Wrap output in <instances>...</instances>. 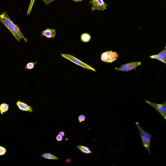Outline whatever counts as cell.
I'll return each mask as SVG.
<instances>
[{"mask_svg":"<svg viewBox=\"0 0 166 166\" xmlns=\"http://www.w3.org/2000/svg\"><path fill=\"white\" fill-rule=\"evenodd\" d=\"M56 139L58 141L60 142V141L63 140V137H62L59 134V135H58L57 136Z\"/></svg>","mask_w":166,"mask_h":166,"instance_id":"20","label":"cell"},{"mask_svg":"<svg viewBox=\"0 0 166 166\" xmlns=\"http://www.w3.org/2000/svg\"><path fill=\"white\" fill-rule=\"evenodd\" d=\"M37 62H30L27 63L25 68V69L27 70L32 69L35 67V65L37 64Z\"/></svg>","mask_w":166,"mask_h":166,"instance_id":"15","label":"cell"},{"mask_svg":"<svg viewBox=\"0 0 166 166\" xmlns=\"http://www.w3.org/2000/svg\"><path fill=\"white\" fill-rule=\"evenodd\" d=\"M71 160H72L71 159H66V162L67 163L69 164L70 163V162H71Z\"/></svg>","mask_w":166,"mask_h":166,"instance_id":"22","label":"cell"},{"mask_svg":"<svg viewBox=\"0 0 166 166\" xmlns=\"http://www.w3.org/2000/svg\"><path fill=\"white\" fill-rule=\"evenodd\" d=\"M77 147L78 149H80L82 152L86 153V154H89L93 153L88 147L78 145L77 146Z\"/></svg>","mask_w":166,"mask_h":166,"instance_id":"12","label":"cell"},{"mask_svg":"<svg viewBox=\"0 0 166 166\" xmlns=\"http://www.w3.org/2000/svg\"><path fill=\"white\" fill-rule=\"evenodd\" d=\"M0 22L9 29L16 39L19 42L21 39H23L26 43L27 42V39L23 36L18 26L15 24L11 20L6 11L2 12L0 14Z\"/></svg>","mask_w":166,"mask_h":166,"instance_id":"1","label":"cell"},{"mask_svg":"<svg viewBox=\"0 0 166 166\" xmlns=\"http://www.w3.org/2000/svg\"><path fill=\"white\" fill-rule=\"evenodd\" d=\"M16 105L20 110L29 112L31 113L33 111L32 108L25 103L19 101L17 102Z\"/></svg>","mask_w":166,"mask_h":166,"instance_id":"9","label":"cell"},{"mask_svg":"<svg viewBox=\"0 0 166 166\" xmlns=\"http://www.w3.org/2000/svg\"><path fill=\"white\" fill-rule=\"evenodd\" d=\"M55 1V0H42L46 5H48L51 2Z\"/></svg>","mask_w":166,"mask_h":166,"instance_id":"19","label":"cell"},{"mask_svg":"<svg viewBox=\"0 0 166 166\" xmlns=\"http://www.w3.org/2000/svg\"><path fill=\"white\" fill-rule=\"evenodd\" d=\"M41 156L44 158L48 159L58 160L59 158L54 155L50 153H45L42 155Z\"/></svg>","mask_w":166,"mask_h":166,"instance_id":"14","label":"cell"},{"mask_svg":"<svg viewBox=\"0 0 166 166\" xmlns=\"http://www.w3.org/2000/svg\"><path fill=\"white\" fill-rule=\"evenodd\" d=\"M72 1L76 2H81L82 1H84V0H72Z\"/></svg>","mask_w":166,"mask_h":166,"instance_id":"23","label":"cell"},{"mask_svg":"<svg viewBox=\"0 0 166 166\" xmlns=\"http://www.w3.org/2000/svg\"><path fill=\"white\" fill-rule=\"evenodd\" d=\"M85 116L84 115H81L78 117V120L80 123L85 121Z\"/></svg>","mask_w":166,"mask_h":166,"instance_id":"18","label":"cell"},{"mask_svg":"<svg viewBox=\"0 0 166 166\" xmlns=\"http://www.w3.org/2000/svg\"><path fill=\"white\" fill-rule=\"evenodd\" d=\"M90 2L93 5L92 7V11L95 10L104 11L107 10V5L103 0H93Z\"/></svg>","mask_w":166,"mask_h":166,"instance_id":"5","label":"cell"},{"mask_svg":"<svg viewBox=\"0 0 166 166\" xmlns=\"http://www.w3.org/2000/svg\"><path fill=\"white\" fill-rule=\"evenodd\" d=\"M118 54L115 52L109 51L103 53L101 56V60L108 63H112L117 59Z\"/></svg>","mask_w":166,"mask_h":166,"instance_id":"4","label":"cell"},{"mask_svg":"<svg viewBox=\"0 0 166 166\" xmlns=\"http://www.w3.org/2000/svg\"><path fill=\"white\" fill-rule=\"evenodd\" d=\"M35 0H31L28 9V10L27 14L29 15L30 14L32 11V8L33 5L34 3Z\"/></svg>","mask_w":166,"mask_h":166,"instance_id":"16","label":"cell"},{"mask_svg":"<svg viewBox=\"0 0 166 166\" xmlns=\"http://www.w3.org/2000/svg\"><path fill=\"white\" fill-rule=\"evenodd\" d=\"M91 39V36L88 33H84L81 36V41L84 43H88Z\"/></svg>","mask_w":166,"mask_h":166,"instance_id":"11","label":"cell"},{"mask_svg":"<svg viewBox=\"0 0 166 166\" xmlns=\"http://www.w3.org/2000/svg\"><path fill=\"white\" fill-rule=\"evenodd\" d=\"M44 36L49 39H51L56 36V30L55 29L48 28L44 30L41 36Z\"/></svg>","mask_w":166,"mask_h":166,"instance_id":"8","label":"cell"},{"mask_svg":"<svg viewBox=\"0 0 166 166\" xmlns=\"http://www.w3.org/2000/svg\"><path fill=\"white\" fill-rule=\"evenodd\" d=\"M59 135L61 136L62 137H63L65 135V133L63 131H61L59 133Z\"/></svg>","mask_w":166,"mask_h":166,"instance_id":"21","label":"cell"},{"mask_svg":"<svg viewBox=\"0 0 166 166\" xmlns=\"http://www.w3.org/2000/svg\"><path fill=\"white\" fill-rule=\"evenodd\" d=\"M7 152L6 149L1 146H0V156L5 155Z\"/></svg>","mask_w":166,"mask_h":166,"instance_id":"17","label":"cell"},{"mask_svg":"<svg viewBox=\"0 0 166 166\" xmlns=\"http://www.w3.org/2000/svg\"><path fill=\"white\" fill-rule=\"evenodd\" d=\"M152 59H156L166 63V47L164 50L161 51L158 55L152 56L150 57Z\"/></svg>","mask_w":166,"mask_h":166,"instance_id":"10","label":"cell"},{"mask_svg":"<svg viewBox=\"0 0 166 166\" xmlns=\"http://www.w3.org/2000/svg\"><path fill=\"white\" fill-rule=\"evenodd\" d=\"M61 55L66 58V59L69 60L70 61L73 62L75 64H77L80 66V67L85 69H89L93 70L94 72H97L94 69L91 67L90 66L85 64L81 61L78 60L77 58L75 57L72 55L67 54H61Z\"/></svg>","mask_w":166,"mask_h":166,"instance_id":"3","label":"cell"},{"mask_svg":"<svg viewBox=\"0 0 166 166\" xmlns=\"http://www.w3.org/2000/svg\"><path fill=\"white\" fill-rule=\"evenodd\" d=\"M9 105L5 103H2L0 106V111L2 114L6 113L9 110Z\"/></svg>","mask_w":166,"mask_h":166,"instance_id":"13","label":"cell"},{"mask_svg":"<svg viewBox=\"0 0 166 166\" xmlns=\"http://www.w3.org/2000/svg\"><path fill=\"white\" fill-rule=\"evenodd\" d=\"M137 127L139 128L140 133L142 138L143 147L148 151L149 154L151 155L150 147L151 144V139L152 137V135L144 131L139 125L138 122L135 123Z\"/></svg>","mask_w":166,"mask_h":166,"instance_id":"2","label":"cell"},{"mask_svg":"<svg viewBox=\"0 0 166 166\" xmlns=\"http://www.w3.org/2000/svg\"><path fill=\"white\" fill-rule=\"evenodd\" d=\"M141 64L140 62H133V63L132 62V63L123 65L121 67L119 68H116L115 69L123 72H128L135 68Z\"/></svg>","mask_w":166,"mask_h":166,"instance_id":"7","label":"cell"},{"mask_svg":"<svg viewBox=\"0 0 166 166\" xmlns=\"http://www.w3.org/2000/svg\"><path fill=\"white\" fill-rule=\"evenodd\" d=\"M149 105H151L159 112L163 116L164 119L166 120V102L165 101L164 103L163 104H158L151 103L150 102L144 100Z\"/></svg>","mask_w":166,"mask_h":166,"instance_id":"6","label":"cell"}]
</instances>
